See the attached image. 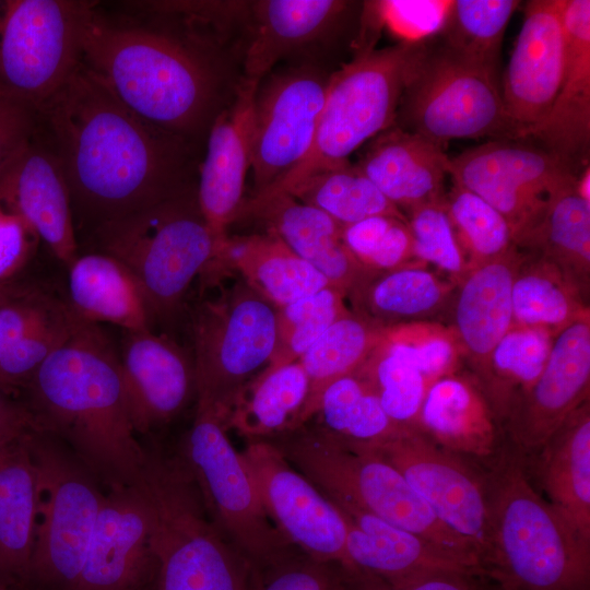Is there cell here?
<instances>
[{
  "instance_id": "2",
  "label": "cell",
  "mask_w": 590,
  "mask_h": 590,
  "mask_svg": "<svg viewBox=\"0 0 590 590\" xmlns=\"http://www.w3.org/2000/svg\"><path fill=\"white\" fill-rule=\"evenodd\" d=\"M110 16L93 1L81 63L131 111L197 146L241 79L238 54L169 17Z\"/></svg>"
},
{
  "instance_id": "6",
  "label": "cell",
  "mask_w": 590,
  "mask_h": 590,
  "mask_svg": "<svg viewBox=\"0 0 590 590\" xmlns=\"http://www.w3.org/2000/svg\"><path fill=\"white\" fill-rule=\"evenodd\" d=\"M101 252L138 281L153 318L170 316L221 250L193 185L165 200L94 228Z\"/></svg>"
},
{
  "instance_id": "49",
  "label": "cell",
  "mask_w": 590,
  "mask_h": 590,
  "mask_svg": "<svg viewBox=\"0 0 590 590\" xmlns=\"http://www.w3.org/2000/svg\"><path fill=\"white\" fill-rule=\"evenodd\" d=\"M405 216L413 238L414 258L424 264L435 266L458 284L469 269L445 201L418 205Z\"/></svg>"
},
{
  "instance_id": "14",
  "label": "cell",
  "mask_w": 590,
  "mask_h": 590,
  "mask_svg": "<svg viewBox=\"0 0 590 590\" xmlns=\"http://www.w3.org/2000/svg\"><path fill=\"white\" fill-rule=\"evenodd\" d=\"M448 176L502 213L515 239L550 196L578 175L563 158L531 141L493 139L449 157Z\"/></svg>"
},
{
  "instance_id": "15",
  "label": "cell",
  "mask_w": 590,
  "mask_h": 590,
  "mask_svg": "<svg viewBox=\"0 0 590 590\" xmlns=\"http://www.w3.org/2000/svg\"><path fill=\"white\" fill-rule=\"evenodd\" d=\"M365 446L391 463L444 524L474 545L481 564L487 534L482 465L437 446L416 427H398Z\"/></svg>"
},
{
  "instance_id": "25",
  "label": "cell",
  "mask_w": 590,
  "mask_h": 590,
  "mask_svg": "<svg viewBox=\"0 0 590 590\" xmlns=\"http://www.w3.org/2000/svg\"><path fill=\"white\" fill-rule=\"evenodd\" d=\"M564 68L545 118L523 140L567 162L587 166L590 143V1H563Z\"/></svg>"
},
{
  "instance_id": "55",
  "label": "cell",
  "mask_w": 590,
  "mask_h": 590,
  "mask_svg": "<svg viewBox=\"0 0 590 590\" xmlns=\"http://www.w3.org/2000/svg\"><path fill=\"white\" fill-rule=\"evenodd\" d=\"M36 130V111L0 95V175L31 142Z\"/></svg>"
},
{
  "instance_id": "16",
  "label": "cell",
  "mask_w": 590,
  "mask_h": 590,
  "mask_svg": "<svg viewBox=\"0 0 590 590\" xmlns=\"http://www.w3.org/2000/svg\"><path fill=\"white\" fill-rule=\"evenodd\" d=\"M357 3L344 0L248 1L240 36V69L260 82L280 62L326 68Z\"/></svg>"
},
{
  "instance_id": "33",
  "label": "cell",
  "mask_w": 590,
  "mask_h": 590,
  "mask_svg": "<svg viewBox=\"0 0 590 590\" xmlns=\"http://www.w3.org/2000/svg\"><path fill=\"white\" fill-rule=\"evenodd\" d=\"M69 271L68 306L80 319L110 323L125 332L151 329L154 319L132 273L104 252L78 256Z\"/></svg>"
},
{
  "instance_id": "20",
  "label": "cell",
  "mask_w": 590,
  "mask_h": 590,
  "mask_svg": "<svg viewBox=\"0 0 590 590\" xmlns=\"http://www.w3.org/2000/svg\"><path fill=\"white\" fill-rule=\"evenodd\" d=\"M564 0H531L504 73L502 97L516 139H526L551 109L564 68Z\"/></svg>"
},
{
  "instance_id": "23",
  "label": "cell",
  "mask_w": 590,
  "mask_h": 590,
  "mask_svg": "<svg viewBox=\"0 0 590 590\" xmlns=\"http://www.w3.org/2000/svg\"><path fill=\"white\" fill-rule=\"evenodd\" d=\"M0 202L14 210L66 267L79 256L68 182L57 154L37 130L0 175Z\"/></svg>"
},
{
  "instance_id": "8",
  "label": "cell",
  "mask_w": 590,
  "mask_h": 590,
  "mask_svg": "<svg viewBox=\"0 0 590 590\" xmlns=\"http://www.w3.org/2000/svg\"><path fill=\"white\" fill-rule=\"evenodd\" d=\"M394 126L441 146L455 139H516L497 70L451 50L436 36L417 45Z\"/></svg>"
},
{
  "instance_id": "11",
  "label": "cell",
  "mask_w": 590,
  "mask_h": 590,
  "mask_svg": "<svg viewBox=\"0 0 590 590\" xmlns=\"http://www.w3.org/2000/svg\"><path fill=\"white\" fill-rule=\"evenodd\" d=\"M181 460L211 519L252 568L295 550L268 517L241 452L212 408L197 404Z\"/></svg>"
},
{
  "instance_id": "51",
  "label": "cell",
  "mask_w": 590,
  "mask_h": 590,
  "mask_svg": "<svg viewBox=\"0 0 590 590\" xmlns=\"http://www.w3.org/2000/svg\"><path fill=\"white\" fill-rule=\"evenodd\" d=\"M450 1L381 0L363 2L362 17L369 30L386 27L401 43H420L441 28Z\"/></svg>"
},
{
  "instance_id": "9",
  "label": "cell",
  "mask_w": 590,
  "mask_h": 590,
  "mask_svg": "<svg viewBox=\"0 0 590 590\" xmlns=\"http://www.w3.org/2000/svg\"><path fill=\"white\" fill-rule=\"evenodd\" d=\"M40 505L23 590H75L105 496L101 481L60 439L37 428L27 436Z\"/></svg>"
},
{
  "instance_id": "21",
  "label": "cell",
  "mask_w": 590,
  "mask_h": 590,
  "mask_svg": "<svg viewBox=\"0 0 590 590\" xmlns=\"http://www.w3.org/2000/svg\"><path fill=\"white\" fill-rule=\"evenodd\" d=\"M259 82L241 76L229 103L208 131L199 164L197 199L201 213L222 247L229 225L239 219L251 168L253 99Z\"/></svg>"
},
{
  "instance_id": "47",
  "label": "cell",
  "mask_w": 590,
  "mask_h": 590,
  "mask_svg": "<svg viewBox=\"0 0 590 590\" xmlns=\"http://www.w3.org/2000/svg\"><path fill=\"white\" fill-rule=\"evenodd\" d=\"M342 240L364 268L382 273L415 261L408 220L371 216L342 227Z\"/></svg>"
},
{
  "instance_id": "53",
  "label": "cell",
  "mask_w": 590,
  "mask_h": 590,
  "mask_svg": "<svg viewBox=\"0 0 590 590\" xmlns=\"http://www.w3.org/2000/svg\"><path fill=\"white\" fill-rule=\"evenodd\" d=\"M61 304L37 291L19 290L0 304V358L25 333Z\"/></svg>"
},
{
  "instance_id": "54",
  "label": "cell",
  "mask_w": 590,
  "mask_h": 590,
  "mask_svg": "<svg viewBox=\"0 0 590 590\" xmlns=\"http://www.w3.org/2000/svg\"><path fill=\"white\" fill-rule=\"evenodd\" d=\"M39 241L26 222L0 202V286L27 264Z\"/></svg>"
},
{
  "instance_id": "31",
  "label": "cell",
  "mask_w": 590,
  "mask_h": 590,
  "mask_svg": "<svg viewBox=\"0 0 590 590\" xmlns=\"http://www.w3.org/2000/svg\"><path fill=\"white\" fill-rule=\"evenodd\" d=\"M522 256L515 246L470 269L458 283L452 328L474 374L514 324L512 282Z\"/></svg>"
},
{
  "instance_id": "12",
  "label": "cell",
  "mask_w": 590,
  "mask_h": 590,
  "mask_svg": "<svg viewBox=\"0 0 590 590\" xmlns=\"http://www.w3.org/2000/svg\"><path fill=\"white\" fill-rule=\"evenodd\" d=\"M92 3L0 0V95L37 111L80 66Z\"/></svg>"
},
{
  "instance_id": "60",
  "label": "cell",
  "mask_w": 590,
  "mask_h": 590,
  "mask_svg": "<svg viewBox=\"0 0 590 590\" xmlns=\"http://www.w3.org/2000/svg\"><path fill=\"white\" fill-rule=\"evenodd\" d=\"M149 590H156V588H152V589H149Z\"/></svg>"
},
{
  "instance_id": "59",
  "label": "cell",
  "mask_w": 590,
  "mask_h": 590,
  "mask_svg": "<svg viewBox=\"0 0 590 590\" xmlns=\"http://www.w3.org/2000/svg\"><path fill=\"white\" fill-rule=\"evenodd\" d=\"M24 438V437H23ZM20 441V440H19ZM14 442L12 445H8V446H0V463L2 462V460L8 456V453L12 450V448L19 442Z\"/></svg>"
},
{
  "instance_id": "35",
  "label": "cell",
  "mask_w": 590,
  "mask_h": 590,
  "mask_svg": "<svg viewBox=\"0 0 590 590\" xmlns=\"http://www.w3.org/2000/svg\"><path fill=\"white\" fill-rule=\"evenodd\" d=\"M308 378L299 361L267 366L237 392L223 422L226 429L258 440L300 426Z\"/></svg>"
},
{
  "instance_id": "1",
  "label": "cell",
  "mask_w": 590,
  "mask_h": 590,
  "mask_svg": "<svg viewBox=\"0 0 590 590\" xmlns=\"http://www.w3.org/2000/svg\"><path fill=\"white\" fill-rule=\"evenodd\" d=\"M36 116L72 208L95 226L197 185L198 146L135 115L82 63Z\"/></svg>"
},
{
  "instance_id": "3",
  "label": "cell",
  "mask_w": 590,
  "mask_h": 590,
  "mask_svg": "<svg viewBox=\"0 0 590 590\" xmlns=\"http://www.w3.org/2000/svg\"><path fill=\"white\" fill-rule=\"evenodd\" d=\"M25 388L38 427L69 447L102 484L139 482L146 453L135 438L119 354L98 324L75 316L68 338Z\"/></svg>"
},
{
  "instance_id": "41",
  "label": "cell",
  "mask_w": 590,
  "mask_h": 590,
  "mask_svg": "<svg viewBox=\"0 0 590 590\" xmlns=\"http://www.w3.org/2000/svg\"><path fill=\"white\" fill-rule=\"evenodd\" d=\"M314 418L330 434L362 445L379 442L398 428L385 413L373 387L356 371L323 390Z\"/></svg>"
},
{
  "instance_id": "28",
  "label": "cell",
  "mask_w": 590,
  "mask_h": 590,
  "mask_svg": "<svg viewBox=\"0 0 590 590\" xmlns=\"http://www.w3.org/2000/svg\"><path fill=\"white\" fill-rule=\"evenodd\" d=\"M232 270L276 308L330 285L320 272L270 231L228 235L201 278L208 284Z\"/></svg>"
},
{
  "instance_id": "18",
  "label": "cell",
  "mask_w": 590,
  "mask_h": 590,
  "mask_svg": "<svg viewBox=\"0 0 590 590\" xmlns=\"http://www.w3.org/2000/svg\"><path fill=\"white\" fill-rule=\"evenodd\" d=\"M156 577L154 511L144 486L109 487L75 590H149Z\"/></svg>"
},
{
  "instance_id": "37",
  "label": "cell",
  "mask_w": 590,
  "mask_h": 590,
  "mask_svg": "<svg viewBox=\"0 0 590 590\" xmlns=\"http://www.w3.org/2000/svg\"><path fill=\"white\" fill-rule=\"evenodd\" d=\"M514 324L538 327L557 334L589 314L586 296L552 262L523 253L511 291Z\"/></svg>"
},
{
  "instance_id": "27",
  "label": "cell",
  "mask_w": 590,
  "mask_h": 590,
  "mask_svg": "<svg viewBox=\"0 0 590 590\" xmlns=\"http://www.w3.org/2000/svg\"><path fill=\"white\" fill-rule=\"evenodd\" d=\"M448 162L444 146L392 126L374 138L356 166L408 213L425 203L445 201Z\"/></svg>"
},
{
  "instance_id": "43",
  "label": "cell",
  "mask_w": 590,
  "mask_h": 590,
  "mask_svg": "<svg viewBox=\"0 0 590 590\" xmlns=\"http://www.w3.org/2000/svg\"><path fill=\"white\" fill-rule=\"evenodd\" d=\"M445 209L469 270L515 247L509 222L475 193L452 184L446 192Z\"/></svg>"
},
{
  "instance_id": "56",
  "label": "cell",
  "mask_w": 590,
  "mask_h": 590,
  "mask_svg": "<svg viewBox=\"0 0 590 590\" xmlns=\"http://www.w3.org/2000/svg\"><path fill=\"white\" fill-rule=\"evenodd\" d=\"M37 428L26 402L0 389V446L12 445Z\"/></svg>"
},
{
  "instance_id": "10",
  "label": "cell",
  "mask_w": 590,
  "mask_h": 590,
  "mask_svg": "<svg viewBox=\"0 0 590 590\" xmlns=\"http://www.w3.org/2000/svg\"><path fill=\"white\" fill-rule=\"evenodd\" d=\"M192 335L197 404L223 420L241 387L270 363L276 307L240 280L200 304Z\"/></svg>"
},
{
  "instance_id": "38",
  "label": "cell",
  "mask_w": 590,
  "mask_h": 590,
  "mask_svg": "<svg viewBox=\"0 0 590 590\" xmlns=\"http://www.w3.org/2000/svg\"><path fill=\"white\" fill-rule=\"evenodd\" d=\"M554 337L543 328L512 324L473 374L502 425L517 400L542 373Z\"/></svg>"
},
{
  "instance_id": "34",
  "label": "cell",
  "mask_w": 590,
  "mask_h": 590,
  "mask_svg": "<svg viewBox=\"0 0 590 590\" xmlns=\"http://www.w3.org/2000/svg\"><path fill=\"white\" fill-rule=\"evenodd\" d=\"M515 246L555 264L586 296L590 276V201L577 178L553 192Z\"/></svg>"
},
{
  "instance_id": "50",
  "label": "cell",
  "mask_w": 590,
  "mask_h": 590,
  "mask_svg": "<svg viewBox=\"0 0 590 590\" xmlns=\"http://www.w3.org/2000/svg\"><path fill=\"white\" fill-rule=\"evenodd\" d=\"M250 590H353L341 565L315 560L297 550L252 568Z\"/></svg>"
},
{
  "instance_id": "48",
  "label": "cell",
  "mask_w": 590,
  "mask_h": 590,
  "mask_svg": "<svg viewBox=\"0 0 590 590\" xmlns=\"http://www.w3.org/2000/svg\"><path fill=\"white\" fill-rule=\"evenodd\" d=\"M75 315L61 303L43 322L20 338L0 358V389L26 387L36 370L70 334Z\"/></svg>"
},
{
  "instance_id": "42",
  "label": "cell",
  "mask_w": 590,
  "mask_h": 590,
  "mask_svg": "<svg viewBox=\"0 0 590 590\" xmlns=\"http://www.w3.org/2000/svg\"><path fill=\"white\" fill-rule=\"evenodd\" d=\"M519 4L517 0L450 1L435 36L451 50L497 70L502 42Z\"/></svg>"
},
{
  "instance_id": "29",
  "label": "cell",
  "mask_w": 590,
  "mask_h": 590,
  "mask_svg": "<svg viewBox=\"0 0 590 590\" xmlns=\"http://www.w3.org/2000/svg\"><path fill=\"white\" fill-rule=\"evenodd\" d=\"M523 459L535 488L590 539V401Z\"/></svg>"
},
{
  "instance_id": "17",
  "label": "cell",
  "mask_w": 590,
  "mask_h": 590,
  "mask_svg": "<svg viewBox=\"0 0 590 590\" xmlns=\"http://www.w3.org/2000/svg\"><path fill=\"white\" fill-rule=\"evenodd\" d=\"M241 456L268 517L287 543L315 560L344 567L347 528L334 503L272 441L251 440Z\"/></svg>"
},
{
  "instance_id": "40",
  "label": "cell",
  "mask_w": 590,
  "mask_h": 590,
  "mask_svg": "<svg viewBox=\"0 0 590 590\" xmlns=\"http://www.w3.org/2000/svg\"><path fill=\"white\" fill-rule=\"evenodd\" d=\"M286 194L323 212L341 226L378 215L406 220L356 164L350 162L309 176Z\"/></svg>"
},
{
  "instance_id": "26",
  "label": "cell",
  "mask_w": 590,
  "mask_h": 590,
  "mask_svg": "<svg viewBox=\"0 0 590 590\" xmlns=\"http://www.w3.org/2000/svg\"><path fill=\"white\" fill-rule=\"evenodd\" d=\"M417 429L437 446L476 463L492 460L507 441L476 378L458 371L428 387Z\"/></svg>"
},
{
  "instance_id": "45",
  "label": "cell",
  "mask_w": 590,
  "mask_h": 590,
  "mask_svg": "<svg viewBox=\"0 0 590 590\" xmlns=\"http://www.w3.org/2000/svg\"><path fill=\"white\" fill-rule=\"evenodd\" d=\"M377 393L380 404L398 427H416L430 386L418 368L402 355L379 344L356 370Z\"/></svg>"
},
{
  "instance_id": "7",
  "label": "cell",
  "mask_w": 590,
  "mask_h": 590,
  "mask_svg": "<svg viewBox=\"0 0 590 590\" xmlns=\"http://www.w3.org/2000/svg\"><path fill=\"white\" fill-rule=\"evenodd\" d=\"M418 43L369 48L331 73L311 146L282 179L249 199L288 193L323 169L350 162L359 146L394 126Z\"/></svg>"
},
{
  "instance_id": "4",
  "label": "cell",
  "mask_w": 590,
  "mask_h": 590,
  "mask_svg": "<svg viewBox=\"0 0 590 590\" xmlns=\"http://www.w3.org/2000/svg\"><path fill=\"white\" fill-rule=\"evenodd\" d=\"M487 534L480 567L497 590H590V539L531 482L508 440L480 463Z\"/></svg>"
},
{
  "instance_id": "57",
  "label": "cell",
  "mask_w": 590,
  "mask_h": 590,
  "mask_svg": "<svg viewBox=\"0 0 590 590\" xmlns=\"http://www.w3.org/2000/svg\"><path fill=\"white\" fill-rule=\"evenodd\" d=\"M577 190L579 194L587 201H590V168L585 166L581 173L577 176Z\"/></svg>"
},
{
  "instance_id": "32",
  "label": "cell",
  "mask_w": 590,
  "mask_h": 590,
  "mask_svg": "<svg viewBox=\"0 0 590 590\" xmlns=\"http://www.w3.org/2000/svg\"><path fill=\"white\" fill-rule=\"evenodd\" d=\"M28 435L0 463V590H23L35 546L40 487Z\"/></svg>"
},
{
  "instance_id": "46",
  "label": "cell",
  "mask_w": 590,
  "mask_h": 590,
  "mask_svg": "<svg viewBox=\"0 0 590 590\" xmlns=\"http://www.w3.org/2000/svg\"><path fill=\"white\" fill-rule=\"evenodd\" d=\"M379 345L409 359L429 385L457 373L464 357L455 329L433 321L386 326Z\"/></svg>"
},
{
  "instance_id": "44",
  "label": "cell",
  "mask_w": 590,
  "mask_h": 590,
  "mask_svg": "<svg viewBox=\"0 0 590 590\" xmlns=\"http://www.w3.org/2000/svg\"><path fill=\"white\" fill-rule=\"evenodd\" d=\"M345 300L342 292L328 285L276 308V344L268 366L299 361L333 322L350 311Z\"/></svg>"
},
{
  "instance_id": "5",
  "label": "cell",
  "mask_w": 590,
  "mask_h": 590,
  "mask_svg": "<svg viewBox=\"0 0 590 590\" xmlns=\"http://www.w3.org/2000/svg\"><path fill=\"white\" fill-rule=\"evenodd\" d=\"M280 435L273 444L331 500L415 533L460 565L482 570L474 545L444 524L404 476L373 449L317 424Z\"/></svg>"
},
{
  "instance_id": "19",
  "label": "cell",
  "mask_w": 590,
  "mask_h": 590,
  "mask_svg": "<svg viewBox=\"0 0 590 590\" xmlns=\"http://www.w3.org/2000/svg\"><path fill=\"white\" fill-rule=\"evenodd\" d=\"M590 390V314L560 330L546 364L503 423L507 440L523 453L536 450L583 402Z\"/></svg>"
},
{
  "instance_id": "36",
  "label": "cell",
  "mask_w": 590,
  "mask_h": 590,
  "mask_svg": "<svg viewBox=\"0 0 590 590\" xmlns=\"http://www.w3.org/2000/svg\"><path fill=\"white\" fill-rule=\"evenodd\" d=\"M386 324L364 312L350 310L333 322L299 358L308 378V396L300 426L310 422L323 390L355 373L379 344Z\"/></svg>"
},
{
  "instance_id": "52",
  "label": "cell",
  "mask_w": 590,
  "mask_h": 590,
  "mask_svg": "<svg viewBox=\"0 0 590 590\" xmlns=\"http://www.w3.org/2000/svg\"><path fill=\"white\" fill-rule=\"evenodd\" d=\"M353 590H497L477 569H435L398 582L347 570Z\"/></svg>"
},
{
  "instance_id": "58",
  "label": "cell",
  "mask_w": 590,
  "mask_h": 590,
  "mask_svg": "<svg viewBox=\"0 0 590 590\" xmlns=\"http://www.w3.org/2000/svg\"><path fill=\"white\" fill-rule=\"evenodd\" d=\"M16 291L15 287L7 285L0 286V304H2L5 299H8L14 292Z\"/></svg>"
},
{
  "instance_id": "13",
  "label": "cell",
  "mask_w": 590,
  "mask_h": 590,
  "mask_svg": "<svg viewBox=\"0 0 590 590\" xmlns=\"http://www.w3.org/2000/svg\"><path fill=\"white\" fill-rule=\"evenodd\" d=\"M332 72L316 64H286L259 82L252 115V196L282 179L308 153Z\"/></svg>"
},
{
  "instance_id": "22",
  "label": "cell",
  "mask_w": 590,
  "mask_h": 590,
  "mask_svg": "<svg viewBox=\"0 0 590 590\" xmlns=\"http://www.w3.org/2000/svg\"><path fill=\"white\" fill-rule=\"evenodd\" d=\"M119 358L137 433L167 424L196 398L193 357L172 339L152 329L125 332Z\"/></svg>"
},
{
  "instance_id": "24",
  "label": "cell",
  "mask_w": 590,
  "mask_h": 590,
  "mask_svg": "<svg viewBox=\"0 0 590 590\" xmlns=\"http://www.w3.org/2000/svg\"><path fill=\"white\" fill-rule=\"evenodd\" d=\"M260 220L296 255L320 272L352 304L378 274L351 255L342 240V227L323 212L291 194L246 199L239 217Z\"/></svg>"
},
{
  "instance_id": "30",
  "label": "cell",
  "mask_w": 590,
  "mask_h": 590,
  "mask_svg": "<svg viewBox=\"0 0 590 590\" xmlns=\"http://www.w3.org/2000/svg\"><path fill=\"white\" fill-rule=\"evenodd\" d=\"M333 503L346 522L343 568L347 570L398 582L428 570L474 569L460 565L415 533L353 506Z\"/></svg>"
},
{
  "instance_id": "39",
  "label": "cell",
  "mask_w": 590,
  "mask_h": 590,
  "mask_svg": "<svg viewBox=\"0 0 590 590\" xmlns=\"http://www.w3.org/2000/svg\"><path fill=\"white\" fill-rule=\"evenodd\" d=\"M415 260L378 273L353 304L357 311L386 324L415 321L435 312L455 282L445 281Z\"/></svg>"
}]
</instances>
